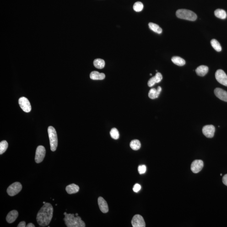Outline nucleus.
Wrapping results in <instances>:
<instances>
[{
  "label": "nucleus",
  "mask_w": 227,
  "mask_h": 227,
  "mask_svg": "<svg viewBox=\"0 0 227 227\" xmlns=\"http://www.w3.org/2000/svg\"><path fill=\"white\" fill-rule=\"evenodd\" d=\"M53 207L51 204L45 203L38 212L37 221L39 225L42 227L48 225L53 217Z\"/></svg>",
  "instance_id": "nucleus-1"
},
{
  "label": "nucleus",
  "mask_w": 227,
  "mask_h": 227,
  "mask_svg": "<svg viewBox=\"0 0 227 227\" xmlns=\"http://www.w3.org/2000/svg\"><path fill=\"white\" fill-rule=\"evenodd\" d=\"M66 226L68 227H85V223L79 216L75 217L73 214H67L64 219Z\"/></svg>",
  "instance_id": "nucleus-2"
},
{
  "label": "nucleus",
  "mask_w": 227,
  "mask_h": 227,
  "mask_svg": "<svg viewBox=\"0 0 227 227\" xmlns=\"http://www.w3.org/2000/svg\"><path fill=\"white\" fill-rule=\"evenodd\" d=\"M177 17L180 19L194 21L197 19L196 14L192 11L189 10L181 9L177 11Z\"/></svg>",
  "instance_id": "nucleus-3"
},
{
  "label": "nucleus",
  "mask_w": 227,
  "mask_h": 227,
  "mask_svg": "<svg viewBox=\"0 0 227 227\" xmlns=\"http://www.w3.org/2000/svg\"><path fill=\"white\" fill-rule=\"evenodd\" d=\"M50 147L51 150L54 152L56 150L58 146V138L56 130L52 126H49L48 129Z\"/></svg>",
  "instance_id": "nucleus-4"
},
{
  "label": "nucleus",
  "mask_w": 227,
  "mask_h": 227,
  "mask_svg": "<svg viewBox=\"0 0 227 227\" xmlns=\"http://www.w3.org/2000/svg\"><path fill=\"white\" fill-rule=\"evenodd\" d=\"M22 185L19 182H15L7 188V192L10 196H13L18 194L22 189Z\"/></svg>",
  "instance_id": "nucleus-5"
},
{
  "label": "nucleus",
  "mask_w": 227,
  "mask_h": 227,
  "mask_svg": "<svg viewBox=\"0 0 227 227\" xmlns=\"http://www.w3.org/2000/svg\"><path fill=\"white\" fill-rule=\"evenodd\" d=\"M46 151L44 146H39L37 148L35 153V161L37 163H41L45 158Z\"/></svg>",
  "instance_id": "nucleus-6"
},
{
  "label": "nucleus",
  "mask_w": 227,
  "mask_h": 227,
  "mask_svg": "<svg viewBox=\"0 0 227 227\" xmlns=\"http://www.w3.org/2000/svg\"><path fill=\"white\" fill-rule=\"evenodd\" d=\"M215 78L221 84L227 86V75L223 70H218L216 71Z\"/></svg>",
  "instance_id": "nucleus-7"
},
{
  "label": "nucleus",
  "mask_w": 227,
  "mask_h": 227,
  "mask_svg": "<svg viewBox=\"0 0 227 227\" xmlns=\"http://www.w3.org/2000/svg\"><path fill=\"white\" fill-rule=\"evenodd\" d=\"M132 227H145L146 226L145 222L143 217L139 214H136L133 217L131 221Z\"/></svg>",
  "instance_id": "nucleus-8"
},
{
  "label": "nucleus",
  "mask_w": 227,
  "mask_h": 227,
  "mask_svg": "<svg viewBox=\"0 0 227 227\" xmlns=\"http://www.w3.org/2000/svg\"><path fill=\"white\" fill-rule=\"evenodd\" d=\"M19 104L20 107L24 112H29L31 111V105L27 98L24 97H21L19 100Z\"/></svg>",
  "instance_id": "nucleus-9"
},
{
  "label": "nucleus",
  "mask_w": 227,
  "mask_h": 227,
  "mask_svg": "<svg viewBox=\"0 0 227 227\" xmlns=\"http://www.w3.org/2000/svg\"><path fill=\"white\" fill-rule=\"evenodd\" d=\"M215 127L213 125H207L202 129L203 134L208 138H213L215 132Z\"/></svg>",
  "instance_id": "nucleus-10"
},
{
  "label": "nucleus",
  "mask_w": 227,
  "mask_h": 227,
  "mask_svg": "<svg viewBox=\"0 0 227 227\" xmlns=\"http://www.w3.org/2000/svg\"><path fill=\"white\" fill-rule=\"evenodd\" d=\"M204 167L203 162L201 160L194 161L191 164V170L194 173H197L202 170Z\"/></svg>",
  "instance_id": "nucleus-11"
},
{
  "label": "nucleus",
  "mask_w": 227,
  "mask_h": 227,
  "mask_svg": "<svg viewBox=\"0 0 227 227\" xmlns=\"http://www.w3.org/2000/svg\"><path fill=\"white\" fill-rule=\"evenodd\" d=\"M216 96L223 101L227 102V92L220 88H216L214 91Z\"/></svg>",
  "instance_id": "nucleus-12"
},
{
  "label": "nucleus",
  "mask_w": 227,
  "mask_h": 227,
  "mask_svg": "<svg viewBox=\"0 0 227 227\" xmlns=\"http://www.w3.org/2000/svg\"><path fill=\"white\" fill-rule=\"evenodd\" d=\"M98 204L101 211L103 213H107L109 211V207L107 202L102 197H99L98 200Z\"/></svg>",
  "instance_id": "nucleus-13"
},
{
  "label": "nucleus",
  "mask_w": 227,
  "mask_h": 227,
  "mask_svg": "<svg viewBox=\"0 0 227 227\" xmlns=\"http://www.w3.org/2000/svg\"><path fill=\"white\" fill-rule=\"evenodd\" d=\"M18 215H19V214H18V212L17 210H13L11 211L7 214V218H6V220L8 223H13L16 220Z\"/></svg>",
  "instance_id": "nucleus-14"
},
{
  "label": "nucleus",
  "mask_w": 227,
  "mask_h": 227,
  "mask_svg": "<svg viewBox=\"0 0 227 227\" xmlns=\"http://www.w3.org/2000/svg\"><path fill=\"white\" fill-rule=\"evenodd\" d=\"M162 91L161 87L160 86L158 87L157 89L155 88H152L149 90L148 93V97L151 99H154L157 98L160 95L161 92Z\"/></svg>",
  "instance_id": "nucleus-15"
},
{
  "label": "nucleus",
  "mask_w": 227,
  "mask_h": 227,
  "mask_svg": "<svg viewBox=\"0 0 227 227\" xmlns=\"http://www.w3.org/2000/svg\"><path fill=\"white\" fill-rule=\"evenodd\" d=\"M90 77L91 79L93 80H102L105 78L104 73H100L97 71H93L91 72Z\"/></svg>",
  "instance_id": "nucleus-16"
},
{
  "label": "nucleus",
  "mask_w": 227,
  "mask_h": 227,
  "mask_svg": "<svg viewBox=\"0 0 227 227\" xmlns=\"http://www.w3.org/2000/svg\"><path fill=\"white\" fill-rule=\"evenodd\" d=\"M79 186L73 183L68 185L66 188V191L69 194L77 193L79 191Z\"/></svg>",
  "instance_id": "nucleus-17"
},
{
  "label": "nucleus",
  "mask_w": 227,
  "mask_h": 227,
  "mask_svg": "<svg viewBox=\"0 0 227 227\" xmlns=\"http://www.w3.org/2000/svg\"><path fill=\"white\" fill-rule=\"evenodd\" d=\"M208 67L205 65L200 66L196 70V72L197 75L201 77H203L208 72Z\"/></svg>",
  "instance_id": "nucleus-18"
},
{
  "label": "nucleus",
  "mask_w": 227,
  "mask_h": 227,
  "mask_svg": "<svg viewBox=\"0 0 227 227\" xmlns=\"http://www.w3.org/2000/svg\"><path fill=\"white\" fill-rule=\"evenodd\" d=\"M171 60L173 63L178 66H183L186 64L185 60L179 56H174Z\"/></svg>",
  "instance_id": "nucleus-19"
},
{
  "label": "nucleus",
  "mask_w": 227,
  "mask_h": 227,
  "mask_svg": "<svg viewBox=\"0 0 227 227\" xmlns=\"http://www.w3.org/2000/svg\"><path fill=\"white\" fill-rule=\"evenodd\" d=\"M148 26L151 30L157 34H161L163 32L162 28L158 24H156L155 23H150L148 24Z\"/></svg>",
  "instance_id": "nucleus-20"
},
{
  "label": "nucleus",
  "mask_w": 227,
  "mask_h": 227,
  "mask_svg": "<svg viewBox=\"0 0 227 227\" xmlns=\"http://www.w3.org/2000/svg\"><path fill=\"white\" fill-rule=\"evenodd\" d=\"M214 15L217 18L221 19H225L227 17L225 11L221 9H217L214 11Z\"/></svg>",
  "instance_id": "nucleus-21"
},
{
  "label": "nucleus",
  "mask_w": 227,
  "mask_h": 227,
  "mask_svg": "<svg viewBox=\"0 0 227 227\" xmlns=\"http://www.w3.org/2000/svg\"><path fill=\"white\" fill-rule=\"evenodd\" d=\"M105 63L104 60L101 59H97L94 60V67L99 69L104 68Z\"/></svg>",
  "instance_id": "nucleus-22"
},
{
  "label": "nucleus",
  "mask_w": 227,
  "mask_h": 227,
  "mask_svg": "<svg viewBox=\"0 0 227 227\" xmlns=\"http://www.w3.org/2000/svg\"><path fill=\"white\" fill-rule=\"evenodd\" d=\"M130 147L133 150L137 151L139 150L141 147L140 142L138 140H134L131 141L130 144Z\"/></svg>",
  "instance_id": "nucleus-23"
},
{
  "label": "nucleus",
  "mask_w": 227,
  "mask_h": 227,
  "mask_svg": "<svg viewBox=\"0 0 227 227\" xmlns=\"http://www.w3.org/2000/svg\"><path fill=\"white\" fill-rule=\"evenodd\" d=\"M211 44L212 47L214 48V49L218 51V52H220L222 50V47L221 46L218 40L216 39H213L211 41Z\"/></svg>",
  "instance_id": "nucleus-24"
},
{
  "label": "nucleus",
  "mask_w": 227,
  "mask_h": 227,
  "mask_svg": "<svg viewBox=\"0 0 227 227\" xmlns=\"http://www.w3.org/2000/svg\"><path fill=\"white\" fill-rule=\"evenodd\" d=\"M8 143L6 141H3L0 143V154H3L7 150Z\"/></svg>",
  "instance_id": "nucleus-25"
},
{
  "label": "nucleus",
  "mask_w": 227,
  "mask_h": 227,
  "mask_svg": "<svg viewBox=\"0 0 227 227\" xmlns=\"http://www.w3.org/2000/svg\"><path fill=\"white\" fill-rule=\"evenodd\" d=\"M134 10L136 12H140L143 10V5L142 2H136L134 3L133 6Z\"/></svg>",
  "instance_id": "nucleus-26"
},
{
  "label": "nucleus",
  "mask_w": 227,
  "mask_h": 227,
  "mask_svg": "<svg viewBox=\"0 0 227 227\" xmlns=\"http://www.w3.org/2000/svg\"><path fill=\"white\" fill-rule=\"evenodd\" d=\"M110 136L111 138L115 140L118 139L120 137V134H119V131L116 128H113L111 129L110 132Z\"/></svg>",
  "instance_id": "nucleus-27"
},
{
  "label": "nucleus",
  "mask_w": 227,
  "mask_h": 227,
  "mask_svg": "<svg viewBox=\"0 0 227 227\" xmlns=\"http://www.w3.org/2000/svg\"><path fill=\"white\" fill-rule=\"evenodd\" d=\"M157 83L155 76L150 78L148 82V85L150 87H152L156 83Z\"/></svg>",
  "instance_id": "nucleus-28"
},
{
  "label": "nucleus",
  "mask_w": 227,
  "mask_h": 227,
  "mask_svg": "<svg viewBox=\"0 0 227 227\" xmlns=\"http://www.w3.org/2000/svg\"><path fill=\"white\" fill-rule=\"evenodd\" d=\"M147 171V167L145 165H139L138 167V171L140 174H144Z\"/></svg>",
  "instance_id": "nucleus-29"
},
{
  "label": "nucleus",
  "mask_w": 227,
  "mask_h": 227,
  "mask_svg": "<svg viewBox=\"0 0 227 227\" xmlns=\"http://www.w3.org/2000/svg\"><path fill=\"white\" fill-rule=\"evenodd\" d=\"M155 76L156 78L157 83H159V82L161 81L162 79H163V76H162L161 74L159 73V72H157Z\"/></svg>",
  "instance_id": "nucleus-30"
},
{
  "label": "nucleus",
  "mask_w": 227,
  "mask_h": 227,
  "mask_svg": "<svg viewBox=\"0 0 227 227\" xmlns=\"http://www.w3.org/2000/svg\"><path fill=\"white\" fill-rule=\"evenodd\" d=\"M141 185L138 183H136L134 186L133 187V191L134 192L137 193L138 192V191L141 190Z\"/></svg>",
  "instance_id": "nucleus-31"
},
{
  "label": "nucleus",
  "mask_w": 227,
  "mask_h": 227,
  "mask_svg": "<svg viewBox=\"0 0 227 227\" xmlns=\"http://www.w3.org/2000/svg\"><path fill=\"white\" fill-rule=\"evenodd\" d=\"M223 182L225 186H227V174L224 175L223 178Z\"/></svg>",
  "instance_id": "nucleus-32"
},
{
  "label": "nucleus",
  "mask_w": 227,
  "mask_h": 227,
  "mask_svg": "<svg viewBox=\"0 0 227 227\" xmlns=\"http://www.w3.org/2000/svg\"><path fill=\"white\" fill-rule=\"evenodd\" d=\"M18 227H26V223L24 221L21 222L20 223L18 224Z\"/></svg>",
  "instance_id": "nucleus-33"
},
{
  "label": "nucleus",
  "mask_w": 227,
  "mask_h": 227,
  "mask_svg": "<svg viewBox=\"0 0 227 227\" xmlns=\"http://www.w3.org/2000/svg\"><path fill=\"white\" fill-rule=\"evenodd\" d=\"M27 227H35V225L32 223H29L28 224V225H26Z\"/></svg>",
  "instance_id": "nucleus-34"
},
{
  "label": "nucleus",
  "mask_w": 227,
  "mask_h": 227,
  "mask_svg": "<svg viewBox=\"0 0 227 227\" xmlns=\"http://www.w3.org/2000/svg\"><path fill=\"white\" fill-rule=\"evenodd\" d=\"M67 214V213H66V212H65V213H64V215H66V214Z\"/></svg>",
  "instance_id": "nucleus-35"
},
{
  "label": "nucleus",
  "mask_w": 227,
  "mask_h": 227,
  "mask_svg": "<svg viewBox=\"0 0 227 227\" xmlns=\"http://www.w3.org/2000/svg\"><path fill=\"white\" fill-rule=\"evenodd\" d=\"M75 215H76V216H78V213H76V214H75Z\"/></svg>",
  "instance_id": "nucleus-36"
},
{
  "label": "nucleus",
  "mask_w": 227,
  "mask_h": 227,
  "mask_svg": "<svg viewBox=\"0 0 227 227\" xmlns=\"http://www.w3.org/2000/svg\"><path fill=\"white\" fill-rule=\"evenodd\" d=\"M45 203H46V202H43V203H44V204H45Z\"/></svg>",
  "instance_id": "nucleus-37"
},
{
  "label": "nucleus",
  "mask_w": 227,
  "mask_h": 227,
  "mask_svg": "<svg viewBox=\"0 0 227 227\" xmlns=\"http://www.w3.org/2000/svg\"><path fill=\"white\" fill-rule=\"evenodd\" d=\"M222 174H220V176H222Z\"/></svg>",
  "instance_id": "nucleus-38"
},
{
  "label": "nucleus",
  "mask_w": 227,
  "mask_h": 227,
  "mask_svg": "<svg viewBox=\"0 0 227 227\" xmlns=\"http://www.w3.org/2000/svg\"><path fill=\"white\" fill-rule=\"evenodd\" d=\"M150 75H152V74H150Z\"/></svg>",
  "instance_id": "nucleus-39"
}]
</instances>
